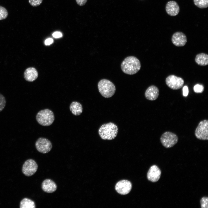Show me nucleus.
Wrapping results in <instances>:
<instances>
[{
	"mask_svg": "<svg viewBox=\"0 0 208 208\" xmlns=\"http://www.w3.org/2000/svg\"><path fill=\"white\" fill-rule=\"evenodd\" d=\"M141 66L140 60L134 56L126 57L122 62L121 65L122 72L129 75H132L137 73L140 70Z\"/></svg>",
	"mask_w": 208,
	"mask_h": 208,
	"instance_id": "obj_1",
	"label": "nucleus"
},
{
	"mask_svg": "<svg viewBox=\"0 0 208 208\" xmlns=\"http://www.w3.org/2000/svg\"><path fill=\"white\" fill-rule=\"evenodd\" d=\"M118 131L117 126L112 122L102 125L99 128L98 133L102 139L111 140L117 135Z\"/></svg>",
	"mask_w": 208,
	"mask_h": 208,
	"instance_id": "obj_2",
	"label": "nucleus"
},
{
	"mask_svg": "<svg viewBox=\"0 0 208 208\" xmlns=\"http://www.w3.org/2000/svg\"><path fill=\"white\" fill-rule=\"evenodd\" d=\"M99 91L103 97L106 98L111 97L116 91V87L114 84L110 81L103 79L98 83Z\"/></svg>",
	"mask_w": 208,
	"mask_h": 208,
	"instance_id": "obj_3",
	"label": "nucleus"
},
{
	"mask_svg": "<svg viewBox=\"0 0 208 208\" xmlns=\"http://www.w3.org/2000/svg\"><path fill=\"white\" fill-rule=\"evenodd\" d=\"M36 119L40 125L48 126L53 123L55 120V116L51 110L46 109L39 111L36 114Z\"/></svg>",
	"mask_w": 208,
	"mask_h": 208,
	"instance_id": "obj_4",
	"label": "nucleus"
},
{
	"mask_svg": "<svg viewBox=\"0 0 208 208\" xmlns=\"http://www.w3.org/2000/svg\"><path fill=\"white\" fill-rule=\"evenodd\" d=\"M160 140L164 147L166 148H169L173 146L177 143L178 138L175 133L167 131L161 135Z\"/></svg>",
	"mask_w": 208,
	"mask_h": 208,
	"instance_id": "obj_5",
	"label": "nucleus"
},
{
	"mask_svg": "<svg viewBox=\"0 0 208 208\" xmlns=\"http://www.w3.org/2000/svg\"><path fill=\"white\" fill-rule=\"evenodd\" d=\"M196 137L201 140H208V120L201 121L196 128L194 133Z\"/></svg>",
	"mask_w": 208,
	"mask_h": 208,
	"instance_id": "obj_6",
	"label": "nucleus"
},
{
	"mask_svg": "<svg viewBox=\"0 0 208 208\" xmlns=\"http://www.w3.org/2000/svg\"><path fill=\"white\" fill-rule=\"evenodd\" d=\"M165 81L167 85L174 90L180 89L183 87L184 83V81L182 78L174 75H170L167 77Z\"/></svg>",
	"mask_w": 208,
	"mask_h": 208,
	"instance_id": "obj_7",
	"label": "nucleus"
},
{
	"mask_svg": "<svg viewBox=\"0 0 208 208\" xmlns=\"http://www.w3.org/2000/svg\"><path fill=\"white\" fill-rule=\"evenodd\" d=\"M35 146L37 150L42 153H46L51 149L52 145L48 139L44 138H40L35 142Z\"/></svg>",
	"mask_w": 208,
	"mask_h": 208,
	"instance_id": "obj_8",
	"label": "nucleus"
},
{
	"mask_svg": "<svg viewBox=\"0 0 208 208\" xmlns=\"http://www.w3.org/2000/svg\"><path fill=\"white\" fill-rule=\"evenodd\" d=\"M38 168V165L34 160L29 159L24 163L22 168V171L25 176H31L36 173Z\"/></svg>",
	"mask_w": 208,
	"mask_h": 208,
	"instance_id": "obj_9",
	"label": "nucleus"
},
{
	"mask_svg": "<svg viewBox=\"0 0 208 208\" xmlns=\"http://www.w3.org/2000/svg\"><path fill=\"white\" fill-rule=\"evenodd\" d=\"M132 188V184L129 181L122 180L118 181L116 184L115 189L119 194L123 195L128 194Z\"/></svg>",
	"mask_w": 208,
	"mask_h": 208,
	"instance_id": "obj_10",
	"label": "nucleus"
},
{
	"mask_svg": "<svg viewBox=\"0 0 208 208\" xmlns=\"http://www.w3.org/2000/svg\"><path fill=\"white\" fill-rule=\"evenodd\" d=\"M161 171L159 167L156 165L151 166L149 169L147 173L148 179L152 182H157L160 179Z\"/></svg>",
	"mask_w": 208,
	"mask_h": 208,
	"instance_id": "obj_11",
	"label": "nucleus"
},
{
	"mask_svg": "<svg viewBox=\"0 0 208 208\" xmlns=\"http://www.w3.org/2000/svg\"><path fill=\"white\" fill-rule=\"evenodd\" d=\"M171 40L172 43L177 47L184 46L187 42L186 36L181 32H177L172 35Z\"/></svg>",
	"mask_w": 208,
	"mask_h": 208,
	"instance_id": "obj_12",
	"label": "nucleus"
},
{
	"mask_svg": "<svg viewBox=\"0 0 208 208\" xmlns=\"http://www.w3.org/2000/svg\"><path fill=\"white\" fill-rule=\"evenodd\" d=\"M159 94L158 88L154 85L149 86L146 90L145 93V96L148 100L154 101L158 98Z\"/></svg>",
	"mask_w": 208,
	"mask_h": 208,
	"instance_id": "obj_13",
	"label": "nucleus"
},
{
	"mask_svg": "<svg viewBox=\"0 0 208 208\" xmlns=\"http://www.w3.org/2000/svg\"><path fill=\"white\" fill-rule=\"evenodd\" d=\"M166 10L168 15L174 16L179 14L180 8L177 2L173 1H171L167 3L166 6Z\"/></svg>",
	"mask_w": 208,
	"mask_h": 208,
	"instance_id": "obj_14",
	"label": "nucleus"
},
{
	"mask_svg": "<svg viewBox=\"0 0 208 208\" xmlns=\"http://www.w3.org/2000/svg\"><path fill=\"white\" fill-rule=\"evenodd\" d=\"M42 190L47 193H52L55 192L57 189V185L53 180L49 179L44 180L41 185Z\"/></svg>",
	"mask_w": 208,
	"mask_h": 208,
	"instance_id": "obj_15",
	"label": "nucleus"
},
{
	"mask_svg": "<svg viewBox=\"0 0 208 208\" xmlns=\"http://www.w3.org/2000/svg\"><path fill=\"white\" fill-rule=\"evenodd\" d=\"M38 72L34 68L31 67L27 68L24 73V78L28 81L32 82L37 78Z\"/></svg>",
	"mask_w": 208,
	"mask_h": 208,
	"instance_id": "obj_16",
	"label": "nucleus"
},
{
	"mask_svg": "<svg viewBox=\"0 0 208 208\" xmlns=\"http://www.w3.org/2000/svg\"><path fill=\"white\" fill-rule=\"evenodd\" d=\"M69 108L72 113L75 116L80 115L83 112L82 105L77 101H73L71 103Z\"/></svg>",
	"mask_w": 208,
	"mask_h": 208,
	"instance_id": "obj_17",
	"label": "nucleus"
},
{
	"mask_svg": "<svg viewBox=\"0 0 208 208\" xmlns=\"http://www.w3.org/2000/svg\"><path fill=\"white\" fill-rule=\"evenodd\" d=\"M195 61L198 65L207 66L208 64V55L204 53L198 54L196 56Z\"/></svg>",
	"mask_w": 208,
	"mask_h": 208,
	"instance_id": "obj_18",
	"label": "nucleus"
},
{
	"mask_svg": "<svg viewBox=\"0 0 208 208\" xmlns=\"http://www.w3.org/2000/svg\"><path fill=\"white\" fill-rule=\"evenodd\" d=\"M20 208H35L36 207L34 202L31 200L27 198L23 199L20 202Z\"/></svg>",
	"mask_w": 208,
	"mask_h": 208,
	"instance_id": "obj_19",
	"label": "nucleus"
},
{
	"mask_svg": "<svg viewBox=\"0 0 208 208\" xmlns=\"http://www.w3.org/2000/svg\"><path fill=\"white\" fill-rule=\"evenodd\" d=\"M195 5L200 8H205L208 6V0H193Z\"/></svg>",
	"mask_w": 208,
	"mask_h": 208,
	"instance_id": "obj_20",
	"label": "nucleus"
},
{
	"mask_svg": "<svg viewBox=\"0 0 208 208\" xmlns=\"http://www.w3.org/2000/svg\"><path fill=\"white\" fill-rule=\"evenodd\" d=\"M8 14L7 10L5 8L0 6V20L5 19Z\"/></svg>",
	"mask_w": 208,
	"mask_h": 208,
	"instance_id": "obj_21",
	"label": "nucleus"
},
{
	"mask_svg": "<svg viewBox=\"0 0 208 208\" xmlns=\"http://www.w3.org/2000/svg\"><path fill=\"white\" fill-rule=\"evenodd\" d=\"M200 202L201 208H208V198L207 197H202L200 199Z\"/></svg>",
	"mask_w": 208,
	"mask_h": 208,
	"instance_id": "obj_22",
	"label": "nucleus"
},
{
	"mask_svg": "<svg viewBox=\"0 0 208 208\" xmlns=\"http://www.w3.org/2000/svg\"><path fill=\"white\" fill-rule=\"evenodd\" d=\"M6 101L4 96L0 93V112L2 111L6 105Z\"/></svg>",
	"mask_w": 208,
	"mask_h": 208,
	"instance_id": "obj_23",
	"label": "nucleus"
},
{
	"mask_svg": "<svg viewBox=\"0 0 208 208\" xmlns=\"http://www.w3.org/2000/svg\"><path fill=\"white\" fill-rule=\"evenodd\" d=\"M194 91L197 93H202L204 91V87L202 85L197 84L193 88Z\"/></svg>",
	"mask_w": 208,
	"mask_h": 208,
	"instance_id": "obj_24",
	"label": "nucleus"
},
{
	"mask_svg": "<svg viewBox=\"0 0 208 208\" xmlns=\"http://www.w3.org/2000/svg\"><path fill=\"white\" fill-rule=\"evenodd\" d=\"M43 0H29L30 4L33 7L39 5L42 2Z\"/></svg>",
	"mask_w": 208,
	"mask_h": 208,
	"instance_id": "obj_25",
	"label": "nucleus"
},
{
	"mask_svg": "<svg viewBox=\"0 0 208 208\" xmlns=\"http://www.w3.org/2000/svg\"><path fill=\"white\" fill-rule=\"evenodd\" d=\"M183 95L184 96H187L188 94L189 90L188 87L185 86L183 88Z\"/></svg>",
	"mask_w": 208,
	"mask_h": 208,
	"instance_id": "obj_26",
	"label": "nucleus"
},
{
	"mask_svg": "<svg viewBox=\"0 0 208 208\" xmlns=\"http://www.w3.org/2000/svg\"><path fill=\"white\" fill-rule=\"evenodd\" d=\"M77 4L79 6L84 5L87 2V0H75Z\"/></svg>",
	"mask_w": 208,
	"mask_h": 208,
	"instance_id": "obj_27",
	"label": "nucleus"
},
{
	"mask_svg": "<svg viewBox=\"0 0 208 208\" xmlns=\"http://www.w3.org/2000/svg\"><path fill=\"white\" fill-rule=\"evenodd\" d=\"M53 36L55 38H58L61 37L62 36V33L58 31H56L53 34Z\"/></svg>",
	"mask_w": 208,
	"mask_h": 208,
	"instance_id": "obj_28",
	"label": "nucleus"
},
{
	"mask_svg": "<svg viewBox=\"0 0 208 208\" xmlns=\"http://www.w3.org/2000/svg\"><path fill=\"white\" fill-rule=\"evenodd\" d=\"M53 42V40L52 38H49L47 39L44 42V43L46 45H49L52 44Z\"/></svg>",
	"mask_w": 208,
	"mask_h": 208,
	"instance_id": "obj_29",
	"label": "nucleus"
}]
</instances>
